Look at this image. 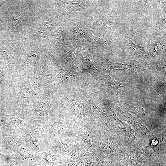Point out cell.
<instances>
[{
  "mask_svg": "<svg viewBox=\"0 0 166 166\" xmlns=\"http://www.w3.org/2000/svg\"><path fill=\"white\" fill-rule=\"evenodd\" d=\"M70 149L71 146L69 144H65L62 146V150L64 152H68Z\"/></svg>",
  "mask_w": 166,
  "mask_h": 166,
  "instance_id": "1",
  "label": "cell"
},
{
  "mask_svg": "<svg viewBox=\"0 0 166 166\" xmlns=\"http://www.w3.org/2000/svg\"><path fill=\"white\" fill-rule=\"evenodd\" d=\"M82 135L85 139L88 142H89L90 140V136L87 130H84L82 133Z\"/></svg>",
  "mask_w": 166,
  "mask_h": 166,
  "instance_id": "2",
  "label": "cell"
}]
</instances>
